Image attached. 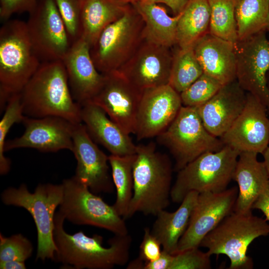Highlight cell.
<instances>
[{
	"label": "cell",
	"instance_id": "obj_1",
	"mask_svg": "<svg viewBox=\"0 0 269 269\" xmlns=\"http://www.w3.org/2000/svg\"><path fill=\"white\" fill-rule=\"evenodd\" d=\"M63 216L58 211L54 217L53 240L57 248L54 261L76 269H111L123 266L129 260L132 239L128 234L115 235L103 246L102 236H87L82 231L73 235L63 228Z\"/></svg>",
	"mask_w": 269,
	"mask_h": 269
},
{
	"label": "cell",
	"instance_id": "obj_2",
	"mask_svg": "<svg viewBox=\"0 0 269 269\" xmlns=\"http://www.w3.org/2000/svg\"><path fill=\"white\" fill-rule=\"evenodd\" d=\"M20 94L25 116H56L73 124L82 123L81 106L73 98L61 60L41 63Z\"/></svg>",
	"mask_w": 269,
	"mask_h": 269
},
{
	"label": "cell",
	"instance_id": "obj_3",
	"mask_svg": "<svg viewBox=\"0 0 269 269\" xmlns=\"http://www.w3.org/2000/svg\"><path fill=\"white\" fill-rule=\"evenodd\" d=\"M174 167L153 142L136 146L133 165L134 191L126 219L136 213L156 216L170 203Z\"/></svg>",
	"mask_w": 269,
	"mask_h": 269
},
{
	"label": "cell",
	"instance_id": "obj_4",
	"mask_svg": "<svg viewBox=\"0 0 269 269\" xmlns=\"http://www.w3.org/2000/svg\"><path fill=\"white\" fill-rule=\"evenodd\" d=\"M41 62L31 42L26 22L5 21L0 29V108L20 93L39 68Z\"/></svg>",
	"mask_w": 269,
	"mask_h": 269
},
{
	"label": "cell",
	"instance_id": "obj_5",
	"mask_svg": "<svg viewBox=\"0 0 269 269\" xmlns=\"http://www.w3.org/2000/svg\"><path fill=\"white\" fill-rule=\"evenodd\" d=\"M269 235V224L252 211H233L202 240L200 247L210 255H224L230 261V269H251L254 264L247 255L249 245L256 238Z\"/></svg>",
	"mask_w": 269,
	"mask_h": 269
},
{
	"label": "cell",
	"instance_id": "obj_6",
	"mask_svg": "<svg viewBox=\"0 0 269 269\" xmlns=\"http://www.w3.org/2000/svg\"><path fill=\"white\" fill-rule=\"evenodd\" d=\"M240 152L225 145L221 149L205 152L177 172L172 186L170 198L181 203L191 192H220L228 188Z\"/></svg>",
	"mask_w": 269,
	"mask_h": 269
},
{
	"label": "cell",
	"instance_id": "obj_7",
	"mask_svg": "<svg viewBox=\"0 0 269 269\" xmlns=\"http://www.w3.org/2000/svg\"><path fill=\"white\" fill-rule=\"evenodd\" d=\"M63 195L62 183L40 184L33 193L22 184L18 188L9 187L1 193L4 204L22 207L32 217L37 232L36 260L55 259L57 248L53 240L54 217Z\"/></svg>",
	"mask_w": 269,
	"mask_h": 269
},
{
	"label": "cell",
	"instance_id": "obj_8",
	"mask_svg": "<svg viewBox=\"0 0 269 269\" xmlns=\"http://www.w3.org/2000/svg\"><path fill=\"white\" fill-rule=\"evenodd\" d=\"M144 22L131 4L124 14L107 26L90 47L97 70L106 74L120 69L144 40Z\"/></svg>",
	"mask_w": 269,
	"mask_h": 269
},
{
	"label": "cell",
	"instance_id": "obj_9",
	"mask_svg": "<svg viewBox=\"0 0 269 269\" xmlns=\"http://www.w3.org/2000/svg\"><path fill=\"white\" fill-rule=\"evenodd\" d=\"M157 138L174 158V170L176 172L201 154L218 151L225 146L220 138L205 128L196 107L183 106Z\"/></svg>",
	"mask_w": 269,
	"mask_h": 269
},
{
	"label": "cell",
	"instance_id": "obj_10",
	"mask_svg": "<svg viewBox=\"0 0 269 269\" xmlns=\"http://www.w3.org/2000/svg\"><path fill=\"white\" fill-rule=\"evenodd\" d=\"M63 195L58 211L73 224L106 229L115 235L128 234L125 220L75 176L62 183Z\"/></svg>",
	"mask_w": 269,
	"mask_h": 269
},
{
	"label": "cell",
	"instance_id": "obj_11",
	"mask_svg": "<svg viewBox=\"0 0 269 269\" xmlns=\"http://www.w3.org/2000/svg\"><path fill=\"white\" fill-rule=\"evenodd\" d=\"M263 31L235 43L236 80L247 93L255 96L269 115V39Z\"/></svg>",
	"mask_w": 269,
	"mask_h": 269
},
{
	"label": "cell",
	"instance_id": "obj_12",
	"mask_svg": "<svg viewBox=\"0 0 269 269\" xmlns=\"http://www.w3.org/2000/svg\"><path fill=\"white\" fill-rule=\"evenodd\" d=\"M29 14L27 31L41 63L62 61L72 44L54 0H38Z\"/></svg>",
	"mask_w": 269,
	"mask_h": 269
},
{
	"label": "cell",
	"instance_id": "obj_13",
	"mask_svg": "<svg viewBox=\"0 0 269 269\" xmlns=\"http://www.w3.org/2000/svg\"><path fill=\"white\" fill-rule=\"evenodd\" d=\"M103 75L102 84L91 102L102 108L127 133L135 134L143 91L118 70Z\"/></svg>",
	"mask_w": 269,
	"mask_h": 269
},
{
	"label": "cell",
	"instance_id": "obj_14",
	"mask_svg": "<svg viewBox=\"0 0 269 269\" xmlns=\"http://www.w3.org/2000/svg\"><path fill=\"white\" fill-rule=\"evenodd\" d=\"M238 187L220 192L199 193L186 230L178 243V252L199 248L203 238L234 211Z\"/></svg>",
	"mask_w": 269,
	"mask_h": 269
},
{
	"label": "cell",
	"instance_id": "obj_15",
	"mask_svg": "<svg viewBox=\"0 0 269 269\" xmlns=\"http://www.w3.org/2000/svg\"><path fill=\"white\" fill-rule=\"evenodd\" d=\"M262 103L247 93L245 106L227 131L220 137L224 145L241 153L262 154L269 146V118Z\"/></svg>",
	"mask_w": 269,
	"mask_h": 269
},
{
	"label": "cell",
	"instance_id": "obj_16",
	"mask_svg": "<svg viewBox=\"0 0 269 269\" xmlns=\"http://www.w3.org/2000/svg\"><path fill=\"white\" fill-rule=\"evenodd\" d=\"M72 152L77 160V179L95 194L114 191L109 156L97 145L82 123L74 125Z\"/></svg>",
	"mask_w": 269,
	"mask_h": 269
},
{
	"label": "cell",
	"instance_id": "obj_17",
	"mask_svg": "<svg viewBox=\"0 0 269 269\" xmlns=\"http://www.w3.org/2000/svg\"><path fill=\"white\" fill-rule=\"evenodd\" d=\"M182 106L180 94L169 84L143 90L136 115L137 139L157 137L170 125Z\"/></svg>",
	"mask_w": 269,
	"mask_h": 269
},
{
	"label": "cell",
	"instance_id": "obj_18",
	"mask_svg": "<svg viewBox=\"0 0 269 269\" xmlns=\"http://www.w3.org/2000/svg\"><path fill=\"white\" fill-rule=\"evenodd\" d=\"M22 123L25 130L19 137L6 141L5 151L19 148H31L41 152L72 151L74 125L56 116L34 118L25 116Z\"/></svg>",
	"mask_w": 269,
	"mask_h": 269
},
{
	"label": "cell",
	"instance_id": "obj_19",
	"mask_svg": "<svg viewBox=\"0 0 269 269\" xmlns=\"http://www.w3.org/2000/svg\"><path fill=\"white\" fill-rule=\"evenodd\" d=\"M172 57L171 48L144 40L118 70L143 91L168 84Z\"/></svg>",
	"mask_w": 269,
	"mask_h": 269
},
{
	"label": "cell",
	"instance_id": "obj_20",
	"mask_svg": "<svg viewBox=\"0 0 269 269\" xmlns=\"http://www.w3.org/2000/svg\"><path fill=\"white\" fill-rule=\"evenodd\" d=\"M62 62L74 101L81 106L91 101L102 84L104 75L94 64L89 43L82 37L73 42Z\"/></svg>",
	"mask_w": 269,
	"mask_h": 269
},
{
	"label": "cell",
	"instance_id": "obj_21",
	"mask_svg": "<svg viewBox=\"0 0 269 269\" xmlns=\"http://www.w3.org/2000/svg\"><path fill=\"white\" fill-rule=\"evenodd\" d=\"M246 100L247 92L235 80L224 85L209 101L196 108L207 130L220 138L242 113Z\"/></svg>",
	"mask_w": 269,
	"mask_h": 269
},
{
	"label": "cell",
	"instance_id": "obj_22",
	"mask_svg": "<svg viewBox=\"0 0 269 269\" xmlns=\"http://www.w3.org/2000/svg\"><path fill=\"white\" fill-rule=\"evenodd\" d=\"M81 118L94 141L103 146L111 154H134L136 146L130 134L112 120L99 106L90 101L81 106Z\"/></svg>",
	"mask_w": 269,
	"mask_h": 269
},
{
	"label": "cell",
	"instance_id": "obj_23",
	"mask_svg": "<svg viewBox=\"0 0 269 269\" xmlns=\"http://www.w3.org/2000/svg\"><path fill=\"white\" fill-rule=\"evenodd\" d=\"M193 50L204 73L223 85L236 80L235 43L208 32L196 42Z\"/></svg>",
	"mask_w": 269,
	"mask_h": 269
},
{
	"label": "cell",
	"instance_id": "obj_24",
	"mask_svg": "<svg viewBox=\"0 0 269 269\" xmlns=\"http://www.w3.org/2000/svg\"><path fill=\"white\" fill-rule=\"evenodd\" d=\"M258 154L252 152L240 153L233 174V180L238 184V194L234 211L246 213L252 206L269 182L265 164L257 158Z\"/></svg>",
	"mask_w": 269,
	"mask_h": 269
},
{
	"label": "cell",
	"instance_id": "obj_25",
	"mask_svg": "<svg viewBox=\"0 0 269 269\" xmlns=\"http://www.w3.org/2000/svg\"><path fill=\"white\" fill-rule=\"evenodd\" d=\"M198 194L191 192L176 211L169 212L163 210L156 215L150 231L160 242L163 251L171 255L178 253L179 240L187 228Z\"/></svg>",
	"mask_w": 269,
	"mask_h": 269
},
{
	"label": "cell",
	"instance_id": "obj_26",
	"mask_svg": "<svg viewBox=\"0 0 269 269\" xmlns=\"http://www.w3.org/2000/svg\"><path fill=\"white\" fill-rule=\"evenodd\" d=\"M130 5L117 0H83L81 37L91 47L101 32L121 18Z\"/></svg>",
	"mask_w": 269,
	"mask_h": 269
},
{
	"label": "cell",
	"instance_id": "obj_27",
	"mask_svg": "<svg viewBox=\"0 0 269 269\" xmlns=\"http://www.w3.org/2000/svg\"><path fill=\"white\" fill-rule=\"evenodd\" d=\"M144 22V40L171 48L176 45V29L180 13L169 16L158 3L138 1L132 3Z\"/></svg>",
	"mask_w": 269,
	"mask_h": 269
},
{
	"label": "cell",
	"instance_id": "obj_28",
	"mask_svg": "<svg viewBox=\"0 0 269 269\" xmlns=\"http://www.w3.org/2000/svg\"><path fill=\"white\" fill-rule=\"evenodd\" d=\"M210 8L208 0H188L180 13L176 29V45L180 48L193 47L209 32Z\"/></svg>",
	"mask_w": 269,
	"mask_h": 269
},
{
	"label": "cell",
	"instance_id": "obj_29",
	"mask_svg": "<svg viewBox=\"0 0 269 269\" xmlns=\"http://www.w3.org/2000/svg\"><path fill=\"white\" fill-rule=\"evenodd\" d=\"M238 40L269 27V0H234Z\"/></svg>",
	"mask_w": 269,
	"mask_h": 269
},
{
	"label": "cell",
	"instance_id": "obj_30",
	"mask_svg": "<svg viewBox=\"0 0 269 269\" xmlns=\"http://www.w3.org/2000/svg\"><path fill=\"white\" fill-rule=\"evenodd\" d=\"M135 154L109 156L112 177L117 193L116 200L113 206L125 220L133 196V165Z\"/></svg>",
	"mask_w": 269,
	"mask_h": 269
},
{
	"label": "cell",
	"instance_id": "obj_31",
	"mask_svg": "<svg viewBox=\"0 0 269 269\" xmlns=\"http://www.w3.org/2000/svg\"><path fill=\"white\" fill-rule=\"evenodd\" d=\"M203 73L193 47L186 48L178 47L173 53L168 84L178 93L188 88Z\"/></svg>",
	"mask_w": 269,
	"mask_h": 269
},
{
	"label": "cell",
	"instance_id": "obj_32",
	"mask_svg": "<svg viewBox=\"0 0 269 269\" xmlns=\"http://www.w3.org/2000/svg\"><path fill=\"white\" fill-rule=\"evenodd\" d=\"M210 8L209 32L235 43L238 40L234 0H208Z\"/></svg>",
	"mask_w": 269,
	"mask_h": 269
},
{
	"label": "cell",
	"instance_id": "obj_33",
	"mask_svg": "<svg viewBox=\"0 0 269 269\" xmlns=\"http://www.w3.org/2000/svg\"><path fill=\"white\" fill-rule=\"evenodd\" d=\"M25 115L23 114L20 94L12 96L8 100L4 112L0 121V173L7 174L10 168L9 158L4 156V146L6 135L15 123H22Z\"/></svg>",
	"mask_w": 269,
	"mask_h": 269
},
{
	"label": "cell",
	"instance_id": "obj_34",
	"mask_svg": "<svg viewBox=\"0 0 269 269\" xmlns=\"http://www.w3.org/2000/svg\"><path fill=\"white\" fill-rule=\"evenodd\" d=\"M223 86L217 80L203 73L180 94L182 106L198 107L209 101Z\"/></svg>",
	"mask_w": 269,
	"mask_h": 269
},
{
	"label": "cell",
	"instance_id": "obj_35",
	"mask_svg": "<svg viewBox=\"0 0 269 269\" xmlns=\"http://www.w3.org/2000/svg\"><path fill=\"white\" fill-rule=\"evenodd\" d=\"M33 247L30 241L18 234L9 237L0 235V262L18 261L25 262L32 255Z\"/></svg>",
	"mask_w": 269,
	"mask_h": 269
},
{
	"label": "cell",
	"instance_id": "obj_36",
	"mask_svg": "<svg viewBox=\"0 0 269 269\" xmlns=\"http://www.w3.org/2000/svg\"><path fill=\"white\" fill-rule=\"evenodd\" d=\"M71 44L81 37L82 0H54Z\"/></svg>",
	"mask_w": 269,
	"mask_h": 269
},
{
	"label": "cell",
	"instance_id": "obj_37",
	"mask_svg": "<svg viewBox=\"0 0 269 269\" xmlns=\"http://www.w3.org/2000/svg\"><path fill=\"white\" fill-rule=\"evenodd\" d=\"M210 257L199 248L187 249L172 255L169 269H210Z\"/></svg>",
	"mask_w": 269,
	"mask_h": 269
},
{
	"label": "cell",
	"instance_id": "obj_38",
	"mask_svg": "<svg viewBox=\"0 0 269 269\" xmlns=\"http://www.w3.org/2000/svg\"><path fill=\"white\" fill-rule=\"evenodd\" d=\"M38 0H0V17L7 21L14 13L31 12L36 7Z\"/></svg>",
	"mask_w": 269,
	"mask_h": 269
},
{
	"label": "cell",
	"instance_id": "obj_39",
	"mask_svg": "<svg viewBox=\"0 0 269 269\" xmlns=\"http://www.w3.org/2000/svg\"><path fill=\"white\" fill-rule=\"evenodd\" d=\"M161 245L158 239L152 235L148 227L144 229L142 240L139 246L138 257L146 262L153 261L159 257L162 251Z\"/></svg>",
	"mask_w": 269,
	"mask_h": 269
},
{
	"label": "cell",
	"instance_id": "obj_40",
	"mask_svg": "<svg viewBox=\"0 0 269 269\" xmlns=\"http://www.w3.org/2000/svg\"><path fill=\"white\" fill-rule=\"evenodd\" d=\"M252 209L260 210L266 217V220L269 221V182L254 203Z\"/></svg>",
	"mask_w": 269,
	"mask_h": 269
},
{
	"label": "cell",
	"instance_id": "obj_41",
	"mask_svg": "<svg viewBox=\"0 0 269 269\" xmlns=\"http://www.w3.org/2000/svg\"><path fill=\"white\" fill-rule=\"evenodd\" d=\"M172 255L162 250L158 258L149 262L145 263L143 269H169Z\"/></svg>",
	"mask_w": 269,
	"mask_h": 269
},
{
	"label": "cell",
	"instance_id": "obj_42",
	"mask_svg": "<svg viewBox=\"0 0 269 269\" xmlns=\"http://www.w3.org/2000/svg\"><path fill=\"white\" fill-rule=\"evenodd\" d=\"M141 1L163 3L168 6L175 15H177L183 10L188 0H141Z\"/></svg>",
	"mask_w": 269,
	"mask_h": 269
},
{
	"label": "cell",
	"instance_id": "obj_43",
	"mask_svg": "<svg viewBox=\"0 0 269 269\" xmlns=\"http://www.w3.org/2000/svg\"><path fill=\"white\" fill-rule=\"evenodd\" d=\"M25 262L18 261H9L0 262L1 269H25Z\"/></svg>",
	"mask_w": 269,
	"mask_h": 269
},
{
	"label": "cell",
	"instance_id": "obj_44",
	"mask_svg": "<svg viewBox=\"0 0 269 269\" xmlns=\"http://www.w3.org/2000/svg\"><path fill=\"white\" fill-rule=\"evenodd\" d=\"M145 262L139 257L130 262L127 266L128 269H143Z\"/></svg>",
	"mask_w": 269,
	"mask_h": 269
},
{
	"label": "cell",
	"instance_id": "obj_45",
	"mask_svg": "<svg viewBox=\"0 0 269 269\" xmlns=\"http://www.w3.org/2000/svg\"><path fill=\"white\" fill-rule=\"evenodd\" d=\"M264 157L263 162L269 177V146L262 154Z\"/></svg>",
	"mask_w": 269,
	"mask_h": 269
},
{
	"label": "cell",
	"instance_id": "obj_46",
	"mask_svg": "<svg viewBox=\"0 0 269 269\" xmlns=\"http://www.w3.org/2000/svg\"><path fill=\"white\" fill-rule=\"evenodd\" d=\"M117 0L123 3H125L132 4L134 2L140 1L141 0Z\"/></svg>",
	"mask_w": 269,
	"mask_h": 269
},
{
	"label": "cell",
	"instance_id": "obj_47",
	"mask_svg": "<svg viewBox=\"0 0 269 269\" xmlns=\"http://www.w3.org/2000/svg\"><path fill=\"white\" fill-rule=\"evenodd\" d=\"M268 31L269 32V28H268ZM268 86H269V83L268 84Z\"/></svg>",
	"mask_w": 269,
	"mask_h": 269
},
{
	"label": "cell",
	"instance_id": "obj_48",
	"mask_svg": "<svg viewBox=\"0 0 269 269\" xmlns=\"http://www.w3.org/2000/svg\"></svg>",
	"mask_w": 269,
	"mask_h": 269
}]
</instances>
